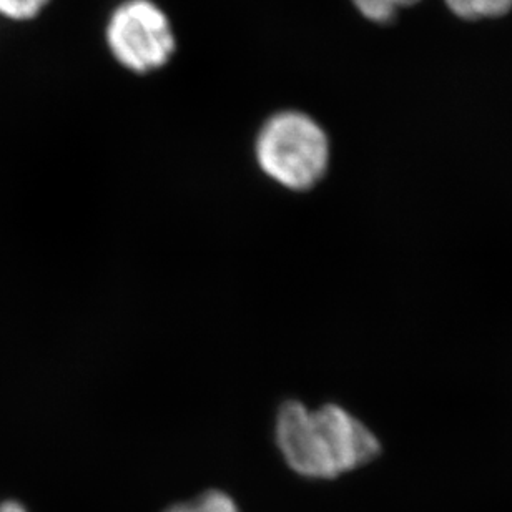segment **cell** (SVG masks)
<instances>
[{"mask_svg": "<svg viewBox=\"0 0 512 512\" xmlns=\"http://www.w3.org/2000/svg\"><path fill=\"white\" fill-rule=\"evenodd\" d=\"M276 441L286 463L306 478H336L381 453L380 439L338 404L308 409L288 401L276 418Z\"/></svg>", "mask_w": 512, "mask_h": 512, "instance_id": "obj_1", "label": "cell"}, {"mask_svg": "<svg viewBox=\"0 0 512 512\" xmlns=\"http://www.w3.org/2000/svg\"><path fill=\"white\" fill-rule=\"evenodd\" d=\"M255 158L261 172L280 187L306 192L330 167V138L305 112L283 110L261 125Z\"/></svg>", "mask_w": 512, "mask_h": 512, "instance_id": "obj_2", "label": "cell"}, {"mask_svg": "<svg viewBox=\"0 0 512 512\" xmlns=\"http://www.w3.org/2000/svg\"><path fill=\"white\" fill-rule=\"evenodd\" d=\"M105 39L112 57L133 74L163 69L177 50L172 22L152 0L122 2L110 14Z\"/></svg>", "mask_w": 512, "mask_h": 512, "instance_id": "obj_3", "label": "cell"}, {"mask_svg": "<svg viewBox=\"0 0 512 512\" xmlns=\"http://www.w3.org/2000/svg\"><path fill=\"white\" fill-rule=\"evenodd\" d=\"M453 14L461 19H493L508 14L512 0H444Z\"/></svg>", "mask_w": 512, "mask_h": 512, "instance_id": "obj_4", "label": "cell"}, {"mask_svg": "<svg viewBox=\"0 0 512 512\" xmlns=\"http://www.w3.org/2000/svg\"><path fill=\"white\" fill-rule=\"evenodd\" d=\"M419 0H353L356 9L360 10L361 15L373 22L386 24L393 20L398 14L399 9L416 4Z\"/></svg>", "mask_w": 512, "mask_h": 512, "instance_id": "obj_5", "label": "cell"}, {"mask_svg": "<svg viewBox=\"0 0 512 512\" xmlns=\"http://www.w3.org/2000/svg\"><path fill=\"white\" fill-rule=\"evenodd\" d=\"M167 512H238L237 506L233 504L232 499L225 494L212 493L203 494L202 498L195 499L192 503L178 504Z\"/></svg>", "mask_w": 512, "mask_h": 512, "instance_id": "obj_6", "label": "cell"}, {"mask_svg": "<svg viewBox=\"0 0 512 512\" xmlns=\"http://www.w3.org/2000/svg\"><path fill=\"white\" fill-rule=\"evenodd\" d=\"M49 0H0V15L12 20L34 19Z\"/></svg>", "mask_w": 512, "mask_h": 512, "instance_id": "obj_7", "label": "cell"}, {"mask_svg": "<svg viewBox=\"0 0 512 512\" xmlns=\"http://www.w3.org/2000/svg\"><path fill=\"white\" fill-rule=\"evenodd\" d=\"M0 512H29L25 509V506L17 503V501H4L0 503Z\"/></svg>", "mask_w": 512, "mask_h": 512, "instance_id": "obj_8", "label": "cell"}]
</instances>
